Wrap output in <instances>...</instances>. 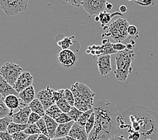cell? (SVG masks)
I'll return each instance as SVG.
<instances>
[{
	"label": "cell",
	"instance_id": "obj_1",
	"mask_svg": "<svg viewBox=\"0 0 158 140\" xmlns=\"http://www.w3.org/2000/svg\"><path fill=\"white\" fill-rule=\"evenodd\" d=\"M123 115L129 119L131 125L125 128L132 140H158V114L141 104L133 105L123 112Z\"/></svg>",
	"mask_w": 158,
	"mask_h": 140
},
{
	"label": "cell",
	"instance_id": "obj_2",
	"mask_svg": "<svg viewBox=\"0 0 158 140\" xmlns=\"http://www.w3.org/2000/svg\"><path fill=\"white\" fill-rule=\"evenodd\" d=\"M96 116V124L107 131L112 137L116 135L120 129V116L114 103L107 100H100L93 107Z\"/></svg>",
	"mask_w": 158,
	"mask_h": 140
},
{
	"label": "cell",
	"instance_id": "obj_3",
	"mask_svg": "<svg viewBox=\"0 0 158 140\" xmlns=\"http://www.w3.org/2000/svg\"><path fill=\"white\" fill-rule=\"evenodd\" d=\"M70 90L75 97L74 107L82 112L93 108L96 94L87 85L77 82L71 86Z\"/></svg>",
	"mask_w": 158,
	"mask_h": 140
},
{
	"label": "cell",
	"instance_id": "obj_4",
	"mask_svg": "<svg viewBox=\"0 0 158 140\" xmlns=\"http://www.w3.org/2000/svg\"><path fill=\"white\" fill-rule=\"evenodd\" d=\"M136 58V55L133 49H126L123 51L116 53V70L114 74L116 78L120 82H125L128 76L132 72L131 65Z\"/></svg>",
	"mask_w": 158,
	"mask_h": 140
},
{
	"label": "cell",
	"instance_id": "obj_5",
	"mask_svg": "<svg viewBox=\"0 0 158 140\" xmlns=\"http://www.w3.org/2000/svg\"><path fill=\"white\" fill-rule=\"evenodd\" d=\"M129 26V24L126 19L117 18L108 26L106 35L111 36L116 43H121L129 36L128 34Z\"/></svg>",
	"mask_w": 158,
	"mask_h": 140
},
{
	"label": "cell",
	"instance_id": "obj_6",
	"mask_svg": "<svg viewBox=\"0 0 158 140\" xmlns=\"http://www.w3.org/2000/svg\"><path fill=\"white\" fill-rule=\"evenodd\" d=\"M29 0H0V6L7 16H15L28 8Z\"/></svg>",
	"mask_w": 158,
	"mask_h": 140
},
{
	"label": "cell",
	"instance_id": "obj_7",
	"mask_svg": "<svg viewBox=\"0 0 158 140\" xmlns=\"http://www.w3.org/2000/svg\"><path fill=\"white\" fill-rule=\"evenodd\" d=\"M22 72V68L18 64L12 62L4 63L0 70V75L13 87Z\"/></svg>",
	"mask_w": 158,
	"mask_h": 140
},
{
	"label": "cell",
	"instance_id": "obj_8",
	"mask_svg": "<svg viewBox=\"0 0 158 140\" xmlns=\"http://www.w3.org/2000/svg\"><path fill=\"white\" fill-rule=\"evenodd\" d=\"M107 2V0H83L81 6L89 16H97L106 9Z\"/></svg>",
	"mask_w": 158,
	"mask_h": 140
},
{
	"label": "cell",
	"instance_id": "obj_9",
	"mask_svg": "<svg viewBox=\"0 0 158 140\" xmlns=\"http://www.w3.org/2000/svg\"><path fill=\"white\" fill-rule=\"evenodd\" d=\"M58 59L62 66L71 67L77 62V55L71 49H62L58 54Z\"/></svg>",
	"mask_w": 158,
	"mask_h": 140
},
{
	"label": "cell",
	"instance_id": "obj_10",
	"mask_svg": "<svg viewBox=\"0 0 158 140\" xmlns=\"http://www.w3.org/2000/svg\"><path fill=\"white\" fill-rule=\"evenodd\" d=\"M33 80L34 78L32 75L28 71H24L22 73L20 77L17 79L16 84L14 86V88L19 94L24 90L28 88L29 86H32Z\"/></svg>",
	"mask_w": 158,
	"mask_h": 140
},
{
	"label": "cell",
	"instance_id": "obj_11",
	"mask_svg": "<svg viewBox=\"0 0 158 140\" xmlns=\"http://www.w3.org/2000/svg\"><path fill=\"white\" fill-rule=\"evenodd\" d=\"M36 98L42 103L45 111L51 106L55 104L53 97V90L51 89L49 86H47L46 89L40 90L36 94Z\"/></svg>",
	"mask_w": 158,
	"mask_h": 140
},
{
	"label": "cell",
	"instance_id": "obj_12",
	"mask_svg": "<svg viewBox=\"0 0 158 140\" xmlns=\"http://www.w3.org/2000/svg\"><path fill=\"white\" fill-rule=\"evenodd\" d=\"M96 64L99 73L102 76H106L112 70L110 55H105L98 57Z\"/></svg>",
	"mask_w": 158,
	"mask_h": 140
},
{
	"label": "cell",
	"instance_id": "obj_13",
	"mask_svg": "<svg viewBox=\"0 0 158 140\" xmlns=\"http://www.w3.org/2000/svg\"><path fill=\"white\" fill-rule=\"evenodd\" d=\"M68 136L77 140H88V134L85 129V127L81 125L77 122H75L71 129Z\"/></svg>",
	"mask_w": 158,
	"mask_h": 140
},
{
	"label": "cell",
	"instance_id": "obj_14",
	"mask_svg": "<svg viewBox=\"0 0 158 140\" xmlns=\"http://www.w3.org/2000/svg\"><path fill=\"white\" fill-rule=\"evenodd\" d=\"M31 112L32 111L29 105L20 108L19 111L13 115V122L19 124H28L29 117Z\"/></svg>",
	"mask_w": 158,
	"mask_h": 140
},
{
	"label": "cell",
	"instance_id": "obj_15",
	"mask_svg": "<svg viewBox=\"0 0 158 140\" xmlns=\"http://www.w3.org/2000/svg\"><path fill=\"white\" fill-rule=\"evenodd\" d=\"M112 138V136L110 134L95 124L93 129L88 134V140H109Z\"/></svg>",
	"mask_w": 158,
	"mask_h": 140
},
{
	"label": "cell",
	"instance_id": "obj_16",
	"mask_svg": "<svg viewBox=\"0 0 158 140\" xmlns=\"http://www.w3.org/2000/svg\"><path fill=\"white\" fill-rule=\"evenodd\" d=\"M4 103L12 112H14V111L15 109L18 108H23L26 107V106H27V104L22 103V100L20 99V98L18 97V96L13 95V94L12 95H10L4 98Z\"/></svg>",
	"mask_w": 158,
	"mask_h": 140
},
{
	"label": "cell",
	"instance_id": "obj_17",
	"mask_svg": "<svg viewBox=\"0 0 158 140\" xmlns=\"http://www.w3.org/2000/svg\"><path fill=\"white\" fill-rule=\"evenodd\" d=\"M0 94L3 98H6L10 95L18 96L19 94L12 86H11L8 82H7L4 78L0 75Z\"/></svg>",
	"mask_w": 158,
	"mask_h": 140
},
{
	"label": "cell",
	"instance_id": "obj_18",
	"mask_svg": "<svg viewBox=\"0 0 158 140\" xmlns=\"http://www.w3.org/2000/svg\"><path fill=\"white\" fill-rule=\"evenodd\" d=\"M18 97L20 98V99L22 100V103L24 104L29 105L35 99L36 94L35 90L34 87L32 86H29L28 88L24 90L23 91H22L20 93H19Z\"/></svg>",
	"mask_w": 158,
	"mask_h": 140
},
{
	"label": "cell",
	"instance_id": "obj_19",
	"mask_svg": "<svg viewBox=\"0 0 158 140\" xmlns=\"http://www.w3.org/2000/svg\"><path fill=\"white\" fill-rule=\"evenodd\" d=\"M75 121H72L67 123L59 124L57 129V131H56L54 138H65L67 137V136H68L71 131V129Z\"/></svg>",
	"mask_w": 158,
	"mask_h": 140
},
{
	"label": "cell",
	"instance_id": "obj_20",
	"mask_svg": "<svg viewBox=\"0 0 158 140\" xmlns=\"http://www.w3.org/2000/svg\"><path fill=\"white\" fill-rule=\"evenodd\" d=\"M43 118L44 119L45 123H46L48 132V134H49L50 138L51 139L54 138L56 131H57V129L59 124L56 121V120L52 119L51 117L47 115H45L44 117H43Z\"/></svg>",
	"mask_w": 158,
	"mask_h": 140
},
{
	"label": "cell",
	"instance_id": "obj_21",
	"mask_svg": "<svg viewBox=\"0 0 158 140\" xmlns=\"http://www.w3.org/2000/svg\"><path fill=\"white\" fill-rule=\"evenodd\" d=\"M99 17H100V22L102 27H103V29L104 30H107L108 26H107L108 24L109 23V22H110L112 18L114 17L115 16H123V14L121 12H115L113 14H109L108 12H106V11H104V12L100 13L99 15Z\"/></svg>",
	"mask_w": 158,
	"mask_h": 140
},
{
	"label": "cell",
	"instance_id": "obj_22",
	"mask_svg": "<svg viewBox=\"0 0 158 140\" xmlns=\"http://www.w3.org/2000/svg\"><path fill=\"white\" fill-rule=\"evenodd\" d=\"M29 107L31 108L32 112L37 113V114L39 115L40 117H43L46 115L43 104L37 98H35V99L29 104Z\"/></svg>",
	"mask_w": 158,
	"mask_h": 140
},
{
	"label": "cell",
	"instance_id": "obj_23",
	"mask_svg": "<svg viewBox=\"0 0 158 140\" xmlns=\"http://www.w3.org/2000/svg\"><path fill=\"white\" fill-rule=\"evenodd\" d=\"M28 125V124H19L12 122L10 124L8 128H7V131L10 134L12 135L20 131H24V130L27 129Z\"/></svg>",
	"mask_w": 158,
	"mask_h": 140
},
{
	"label": "cell",
	"instance_id": "obj_24",
	"mask_svg": "<svg viewBox=\"0 0 158 140\" xmlns=\"http://www.w3.org/2000/svg\"><path fill=\"white\" fill-rule=\"evenodd\" d=\"M45 113H46L47 115L51 117L52 119L56 120L62 114L63 112L61 111V109L58 107V106L55 104L51 106L49 108H48L46 111H45Z\"/></svg>",
	"mask_w": 158,
	"mask_h": 140
},
{
	"label": "cell",
	"instance_id": "obj_25",
	"mask_svg": "<svg viewBox=\"0 0 158 140\" xmlns=\"http://www.w3.org/2000/svg\"><path fill=\"white\" fill-rule=\"evenodd\" d=\"M14 112L11 111V110L7 107L4 103V98L1 96L0 98V119L4 118L7 116H12Z\"/></svg>",
	"mask_w": 158,
	"mask_h": 140
},
{
	"label": "cell",
	"instance_id": "obj_26",
	"mask_svg": "<svg viewBox=\"0 0 158 140\" xmlns=\"http://www.w3.org/2000/svg\"><path fill=\"white\" fill-rule=\"evenodd\" d=\"M55 104L58 106V107L61 109L63 112L65 113H68L72 108V107L68 103V102L66 100L65 97L56 102Z\"/></svg>",
	"mask_w": 158,
	"mask_h": 140
},
{
	"label": "cell",
	"instance_id": "obj_27",
	"mask_svg": "<svg viewBox=\"0 0 158 140\" xmlns=\"http://www.w3.org/2000/svg\"><path fill=\"white\" fill-rule=\"evenodd\" d=\"M13 122L12 116H7L4 118L0 119V132L7 131L10 124Z\"/></svg>",
	"mask_w": 158,
	"mask_h": 140
},
{
	"label": "cell",
	"instance_id": "obj_28",
	"mask_svg": "<svg viewBox=\"0 0 158 140\" xmlns=\"http://www.w3.org/2000/svg\"><path fill=\"white\" fill-rule=\"evenodd\" d=\"M94 112V109H90L88 110V111L84 112H83V114L81 115V116L80 117V118L79 119V120L77 121V123L78 124L81 125L83 126H85L86 123L88 121V119H89V117H91L92 114Z\"/></svg>",
	"mask_w": 158,
	"mask_h": 140
},
{
	"label": "cell",
	"instance_id": "obj_29",
	"mask_svg": "<svg viewBox=\"0 0 158 140\" xmlns=\"http://www.w3.org/2000/svg\"><path fill=\"white\" fill-rule=\"evenodd\" d=\"M73 38V36H71V37L66 36L61 40L59 41L57 43V45L61 47L62 49H69L73 45V42H72Z\"/></svg>",
	"mask_w": 158,
	"mask_h": 140
},
{
	"label": "cell",
	"instance_id": "obj_30",
	"mask_svg": "<svg viewBox=\"0 0 158 140\" xmlns=\"http://www.w3.org/2000/svg\"><path fill=\"white\" fill-rule=\"evenodd\" d=\"M83 112H84L80 111V110L77 108L76 107H72L71 111L67 113V114H68V115L72 119L73 121L77 122L79 119L80 118L81 115L83 114Z\"/></svg>",
	"mask_w": 158,
	"mask_h": 140
},
{
	"label": "cell",
	"instance_id": "obj_31",
	"mask_svg": "<svg viewBox=\"0 0 158 140\" xmlns=\"http://www.w3.org/2000/svg\"><path fill=\"white\" fill-rule=\"evenodd\" d=\"M95 123H96V116H95L94 112L92 114L91 117H89V119H88L87 123H86V125L85 126L86 131H87L88 134H89L93 129L94 127V125H95Z\"/></svg>",
	"mask_w": 158,
	"mask_h": 140
},
{
	"label": "cell",
	"instance_id": "obj_32",
	"mask_svg": "<svg viewBox=\"0 0 158 140\" xmlns=\"http://www.w3.org/2000/svg\"><path fill=\"white\" fill-rule=\"evenodd\" d=\"M24 132L29 135H36V134H40L41 131L39 129V127L37 126L36 123V124H32V125H29L28 127H27L26 129L24 130Z\"/></svg>",
	"mask_w": 158,
	"mask_h": 140
},
{
	"label": "cell",
	"instance_id": "obj_33",
	"mask_svg": "<svg viewBox=\"0 0 158 140\" xmlns=\"http://www.w3.org/2000/svg\"><path fill=\"white\" fill-rule=\"evenodd\" d=\"M36 125H37V126L39 127V129L40 130L41 134H43L44 135H46L48 136V137H50L49 134H48V132L46 123H45V121L43 118V117L38 122L36 123Z\"/></svg>",
	"mask_w": 158,
	"mask_h": 140
},
{
	"label": "cell",
	"instance_id": "obj_34",
	"mask_svg": "<svg viewBox=\"0 0 158 140\" xmlns=\"http://www.w3.org/2000/svg\"><path fill=\"white\" fill-rule=\"evenodd\" d=\"M65 98L66 100L68 102V103L71 106V107H74L75 105V97L73 94L69 89H65Z\"/></svg>",
	"mask_w": 158,
	"mask_h": 140
},
{
	"label": "cell",
	"instance_id": "obj_35",
	"mask_svg": "<svg viewBox=\"0 0 158 140\" xmlns=\"http://www.w3.org/2000/svg\"><path fill=\"white\" fill-rule=\"evenodd\" d=\"M72 119L68 115L67 113L63 112L62 114L60 115L58 119H56V121H57L59 124H63V123H67L71 121H72Z\"/></svg>",
	"mask_w": 158,
	"mask_h": 140
},
{
	"label": "cell",
	"instance_id": "obj_36",
	"mask_svg": "<svg viewBox=\"0 0 158 140\" xmlns=\"http://www.w3.org/2000/svg\"><path fill=\"white\" fill-rule=\"evenodd\" d=\"M14 140H26L29 137V135L26 134L24 131H20L12 135Z\"/></svg>",
	"mask_w": 158,
	"mask_h": 140
},
{
	"label": "cell",
	"instance_id": "obj_37",
	"mask_svg": "<svg viewBox=\"0 0 158 140\" xmlns=\"http://www.w3.org/2000/svg\"><path fill=\"white\" fill-rule=\"evenodd\" d=\"M41 118H42V117H40L39 115L37 114V113L32 112L31 115L29 117L28 124V125L36 124Z\"/></svg>",
	"mask_w": 158,
	"mask_h": 140
},
{
	"label": "cell",
	"instance_id": "obj_38",
	"mask_svg": "<svg viewBox=\"0 0 158 140\" xmlns=\"http://www.w3.org/2000/svg\"><path fill=\"white\" fill-rule=\"evenodd\" d=\"M53 97L56 103V102L65 97V90L64 89L57 90H53Z\"/></svg>",
	"mask_w": 158,
	"mask_h": 140
},
{
	"label": "cell",
	"instance_id": "obj_39",
	"mask_svg": "<svg viewBox=\"0 0 158 140\" xmlns=\"http://www.w3.org/2000/svg\"><path fill=\"white\" fill-rule=\"evenodd\" d=\"M112 47L114 49V50L117 52L123 51L127 49V45H124L121 43H114V44H112Z\"/></svg>",
	"mask_w": 158,
	"mask_h": 140
},
{
	"label": "cell",
	"instance_id": "obj_40",
	"mask_svg": "<svg viewBox=\"0 0 158 140\" xmlns=\"http://www.w3.org/2000/svg\"><path fill=\"white\" fill-rule=\"evenodd\" d=\"M128 34L129 36H135L138 34V30L137 27L134 25H129L128 28Z\"/></svg>",
	"mask_w": 158,
	"mask_h": 140
},
{
	"label": "cell",
	"instance_id": "obj_41",
	"mask_svg": "<svg viewBox=\"0 0 158 140\" xmlns=\"http://www.w3.org/2000/svg\"><path fill=\"white\" fill-rule=\"evenodd\" d=\"M0 138L2 140H14L12 136L7 131L0 132Z\"/></svg>",
	"mask_w": 158,
	"mask_h": 140
},
{
	"label": "cell",
	"instance_id": "obj_42",
	"mask_svg": "<svg viewBox=\"0 0 158 140\" xmlns=\"http://www.w3.org/2000/svg\"><path fill=\"white\" fill-rule=\"evenodd\" d=\"M66 2L69 3L70 5H71L73 7H80L82 4V2L83 0H64Z\"/></svg>",
	"mask_w": 158,
	"mask_h": 140
},
{
	"label": "cell",
	"instance_id": "obj_43",
	"mask_svg": "<svg viewBox=\"0 0 158 140\" xmlns=\"http://www.w3.org/2000/svg\"><path fill=\"white\" fill-rule=\"evenodd\" d=\"M51 138L50 137H48V136L46 135H44L43 134H40L39 135V138L37 139V140H51Z\"/></svg>",
	"mask_w": 158,
	"mask_h": 140
},
{
	"label": "cell",
	"instance_id": "obj_44",
	"mask_svg": "<svg viewBox=\"0 0 158 140\" xmlns=\"http://www.w3.org/2000/svg\"><path fill=\"white\" fill-rule=\"evenodd\" d=\"M109 140H127V139H125L123 135H115Z\"/></svg>",
	"mask_w": 158,
	"mask_h": 140
},
{
	"label": "cell",
	"instance_id": "obj_45",
	"mask_svg": "<svg viewBox=\"0 0 158 140\" xmlns=\"http://www.w3.org/2000/svg\"><path fill=\"white\" fill-rule=\"evenodd\" d=\"M39 134L29 135V137L26 140H37V139H38V138H39Z\"/></svg>",
	"mask_w": 158,
	"mask_h": 140
},
{
	"label": "cell",
	"instance_id": "obj_46",
	"mask_svg": "<svg viewBox=\"0 0 158 140\" xmlns=\"http://www.w3.org/2000/svg\"><path fill=\"white\" fill-rule=\"evenodd\" d=\"M127 12V7H126V6H121L120 7V12H121L122 14L125 13Z\"/></svg>",
	"mask_w": 158,
	"mask_h": 140
},
{
	"label": "cell",
	"instance_id": "obj_47",
	"mask_svg": "<svg viewBox=\"0 0 158 140\" xmlns=\"http://www.w3.org/2000/svg\"><path fill=\"white\" fill-rule=\"evenodd\" d=\"M112 8H113V5L112 4V3L107 2L106 3V9L108 10H111Z\"/></svg>",
	"mask_w": 158,
	"mask_h": 140
},
{
	"label": "cell",
	"instance_id": "obj_48",
	"mask_svg": "<svg viewBox=\"0 0 158 140\" xmlns=\"http://www.w3.org/2000/svg\"><path fill=\"white\" fill-rule=\"evenodd\" d=\"M51 140H67V138H52Z\"/></svg>",
	"mask_w": 158,
	"mask_h": 140
},
{
	"label": "cell",
	"instance_id": "obj_49",
	"mask_svg": "<svg viewBox=\"0 0 158 140\" xmlns=\"http://www.w3.org/2000/svg\"><path fill=\"white\" fill-rule=\"evenodd\" d=\"M95 21L96 22H100V17L98 15H97V16L95 17Z\"/></svg>",
	"mask_w": 158,
	"mask_h": 140
},
{
	"label": "cell",
	"instance_id": "obj_50",
	"mask_svg": "<svg viewBox=\"0 0 158 140\" xmlns=\"http://www.w3.org/2000/svg\"><path fill=\"white\" fill-rule=\"evenodd\" d=\"M66 138H67V140H77V139H74V138H73L70 137V136H67Z\"/></svg>",
	"mask_w": 158,
	"mask_h": 140
},
{
	"label": "cell",
	"instance_id": "obj_51",
	"mask_svg": "<svg viewBox=\"0 0 158 140\" xmlns=\"http://www.w3.org/2000/svg\"><path fill=\"white\" fill-rule=\"evenodd\" d=\"M1 140H2V139H1Z\"/></svg>",
	"mask_w": 158,
	"mask_h": 140
}]
</instances>
